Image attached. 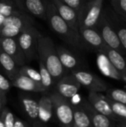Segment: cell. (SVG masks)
Segmentation results:
<instances>
[{
	"label": "cell",
	"mask_w": 126,
	"mask_h": 127,
	"mask_svg": "<svg viewBox=\"0 0 126 127\" xmlns=\"http://www.w3.org/2000/svg\"><path fill=\"white\" fill-rule=\"evenodd\" d=\"M6 103H7V100H4V99L1 98V97H0V114H1V112L3 108L5 106Z\"/></svg>",
	"instance_id": "e575fe53"
},
{
	"label": "cell",
	"mask_w": 126,
	"mask_h": 127,
	"mask_svg": "<svg viewBox=\"0 0 126 127\" xmlns=\"http://www.w3.org/2000/svg\"><path fill=\"white\" fill-rule=\"evenodd\" d=\"M71 74L78 80L81 86L87 88L90 92H104L108 89V85L94 74L81 69L71 71Z\"/></svg>",
	"instance_id": "ba28073f"
},
{
	"label": "cell",
	"mask_w": 126,
	"mask_h": 127,
	"mask_svg": "<svg viewBox=\"0 0 126 127\" xmlns=\"http://www.w3.org/2000/svg\"><path fill=\"white\" fill-rule=\"evenodd\" d=\"M97 63L100 71L104 75L110 78L124 82V79L122 74L113 65V64L111 63V61L108 60V58L105 54L102 52H98Z\"/></svg>",
	"instance_id": "e0dca14e"
},
{
	"label": "cell",
	"mask_w": 126,
	"mask_h": 127,
	"mask_svg": "<svg viewBox=\"0 0 126 127\" xmlns=\"http://www.w3.org/2000/svg\"><path fill=\"white\" fill-rule=\"evenodd\" d=\"M39 118L41 126L48 124L53 117V103L49 95H42L39 100Z\"/></svg>",
	"instance_id": "ffe728a7"
},
{
	"label": "cell",
	"mask_w": 126,
	"mask_h": 127,
	"mask_svg": "<svg viewBox=\"0 0 126 127\" xmlns=\"http://www.w3.org/2000/svg\"><path fill=\"white\" fill-rule=\"evenodd\" d=\"M11 86L27 92H46L43 86L25 75L19 74L13 80Z\"/></svg>",
	"instance_id": "d6986e66"
},
{
	"label": "cell",
	"mask_w": 126,
	"mask_h": 127,
	"mask_svg": "<svg viewBox=\"0 0 126 127\" xmlns=\"http://www.w3.org/2000/svg\"><path fill=\"white\" fill-rule=\"evenodd\" d=\"M82 106L88 112L92 125L94 127H110L115 125V121L109 117L97 112L88 102V100L82 99Z\"/></svg>",
	"instance_id": "2e32d148"
},
{
	"label": "cell",
	"mask_w": 126,
	"mask_h": 127,
	"mask_svg": "<svg viewBox=\"0 0 126 127\" xmlns=\"http://www.w3.org/2000/svg\"><path fill=\"white\" fill-rule=\"evenodd\" d=\"M0 45L3 51L10 55L19 66L25 65L27 60L16 37L0 36Z\"/></svg>",
	"instance_id": "30bf717a"
},
{
	"label": "cell",
	"mask_w": 126,
	"mask_h": 127,
	"mask_svg": "<svg viewBox=\"0 0 126 127\" xmlns=\"http://www.w3.org/2000/svg\"><path fill=\"white\" fill-rule=\"evenodd\" d=\"M6 17L4 16H3L2 14L0 13V28H1V26L3 25L4 22V20H5Z\"/></svg>",
	"instance_id": "d590c367"
},
{
	"label": "cell",
	"mask_w": 126,
	"mask_h": 127,
	"mask_svg": "<svg viewBox=\"0 0 126 127\" xmlns=\"http://www.w3.org/2000/svg\"><path fill=\"white\" fill-rule=\"evenodd\" d=\"M60 16L74 30L79 31V14L70 6L64 4L59 0H51Z\"/></svg>",
	"instance_id": "9a60e30c"
},
{
	"label": "cell",
	"mask_w": 126,
	"mask_h": 127,
	"mask_svg": "<svg viewBox=\"0 0 126 127\" xmlns=\"http://www.w3.org/2000/svg\"><path fill=\"white\" fill-rule=\"evenodd\" d=\"M125 57V58H126V56H124Z\"/></svg>",
	"instance_id": "74e56055"
},
{
	"label": "cell",
	"mask_w": 126,
	"mask_h": 127,
	"mask_svg": "<svg viewBox=\"0 0 126 127\" xmlns=\"http://www.w3.org/2000/svg\"><path fill=\"white\" fill-rule=\"evenodd\" d=\"M33 19L30 14L19 11L6 17L4 22L0 28V36L16 37L21 32L33 26Z\"/></svg>",
	"instance_id": "3957f363"
},
{
	"label": "cell",
	"mask_w": 126,
	"mask_h": 127,
	"mask_svg": "<svg viewBox=\"0 0 126 127\" xmlns=\"http://www.w3.org/2000/svg\"><path fill=\"white\" fill-rule=\"evenodd\" d=\"M59 1L70 6L71 7L74 8L78 13V14L81 11L84 4L86 1V0H59Z\"/></svg>",
	"instance_id": "d6a6232c"
},
{
	"label": "cell",
	"mask_w": 126,
	"mask_h": 127,
	"mask_svg": "<svg viewBox=\"0 0 126 127\" xmlns=\"http://www.w3.org/2000/svg\"><path fill=\"white\" fill-rule=\"evenodd\" d=\"M0 127H4V123H3V121H2V120H1V117H0Z\"/></svg>",
	"instance_id": "8d00e7d4"
},
{
	"label": "cell",
	"mask_w": 126,
	"mask_h": 127,
	"mask_svg": "<svg viewBox=\"0 0 126 127\" xmlns=\"http://www.w3.org/2000/svg\"><path fill=\"white\" fill-rule=\"evenodd\" d=\"M11 83L10 81L0 74V97L4 100H7V94L10 91Z\"/></svg>",
	"instance_id": "1f68e13d"
},
{
	"label": "cell",
	"mask_w": 126,
	"mask_h": 127,
	"mask_svg": "<svg viewBox=\"0 0 126 127\" xmlns=\"http://www.w3.org/2000/svg\"><path fill=\"white\" fill-rule=\"evenodd\" d=\"M106 97L111 100L126 104V91L119 89H108Z\"/></svg>",
	"instance_id": "83f0119b"
},
{
	"label": "cell",
	"mask_w": 126,
	"mask_h": 127,
	"mask_svg": "<svg viewBox=\"0 0 126 127\" xmlns=\"http://www.w3.org/2000/svg\"><path fill=\"white\" fill-rule=\"evenodd\" d=\"M41 36L42 33L34 26H31L16 36L27 62H30L36 57L38 58V40Z\"/></svg>",
	"instance_id": "5b68a950"
},
{
	"label": "cell",
	"mask_w": 126,
	"mask_h": 127,
	"mask_svg": "<svg viewBox=\"0 0 126 127\" xmlns=\"http://www.w3.org/2000/svg\"><path fill=\"white\" fill-rule=\"evenodd\" d=\"M19 8L42 20H46V0H14Z\"/></svg>",
	"instance_id": "7c38bea8"
},
{
	"label": "cell",
	"mask_w": 126,
	"mask_h": 127,
	"mask_svg": "<svg viewBox=\"0 0 126 127\" xmlns=\"http://www.w3.org/2000/svg\"><path fill=\"white\" fill-rule=\"evenodd\" d=\"M103 0H86L79 13V28H94L102 11Z\"/></svg>",
	"instance_id": "8992f818"
},
{
	"label": "cell",
	"mask_w": 126,
	"mask_h": 127,
	"mask_svg": "<svg viewBox=\"0 0 126 127\" xmlns=\"http://www.w3.org/2000/svg\"><path fill=\"white\" fill-rule=\"evenodd\" d=\"M30 126V125L27 121H25L17 117L15 118V121L13 123V127H27Z\"/></svg>",
	"instance_id": "836d02e7"
},
{
	"label": "cell",
	"mask_w": 126,
	"mask_h": 127,
	"mask_svg": "<svg viewBox=\"0 0 126 127\" xmlns=\"http://www.w3.org/2000/svg\"><path fill=\"white\" fill-rule=\"evenodd\" d=\"M79 32L89 48L100 52L106 45L100 33L95 28H79Z\"/></svg>",
	"instance_id": "5bb4252c"
},
{
	"label": "cell",
	"mask_w": 126,
	"mask_h": 127,
	"mask_svg": "<svg viewBox=\"0 0 126 127\" xmlns=\"http://www.w3.org/2000/svg\"><path fill=\"white\" fill-rule=\"evenodd\" d=\"M111 4L114 10L120 17L126 20V0H110Z\"/></svg>",
	"instance_id": "f546056e"
},
{
	"label": "cell",
	"mask_w": 126,
	"mask_h": 127,
	"mask_svg": "<svg viewBox=\"0 0 126 127\" xmlns=\"http://www.w3.org/2000/svg\"><path fill=\"white\" fill-rule=\"evenodd\" d=\"M56 92L69 100L78 93L81 85L72 74H65L56 83Z\"/></svg>",
	"instance_id": "8fae6325"
},
{
	"label": "cell",
	"mask_w": 126,
	"mask_h": 127,
	"mask_svg": "<svg viewBox=\"0 0 126 127\" xmlns=\"http://www.w3.org/2000/svg\"><path fill=\"white\" fill-rule=\"evenodd\" d=\"M108 100L113 112L117 118V121L126 122V104L111 100L109 98H108Z\"/></svg>",
	"instance_id": "4316f807"
},
{
	"label": "cell",
	"mask_w": 126,
	"mask_h": 127,
	"mask_svg": "<svg viewBox=\"0 0 126 127\" xmlns=\"http://www.w3.org/2000/svg\"><path fill=\"white\" fill-rule=\"evenodd\" d=\"M0 65L1 66L5 74L11 81L18 74L20 66L15 62V60L3 51L0 45Z\"/></svg>",
	"instance_id": "44dd1931"
},
{
	"label": "cell",
	"mask_w": 126,
	"mask_h": 127,
	"mask_svg": "<svg viewBox=\"0 0 126 127\" xmlns=\"http://www.w3.org/2000/svg\"><path fill=\"white\" fill-rule=\"evenodd\" d=\"M100 52L105 54L107 56L113 65L122 74L124 79V82L126 83V60L125 57L119 51L111 48L107 45Z\"/></svg>",
	"instance_id": "ac0fdd59"
},
{
	"label": "cell",
	"mask_w": 126,
	"mask_h": 127,
	"mask_svg": "<svg viewBox=\"0 0 126 127\" xmlns=\"http://www.w3.org/2000/svg\"><path fill=\"white\" fill-rule=\"evenodd\" d=\"M72 106L74 113L73 127H93L91 118L81 102L78 104H74Z\"/></svg>",
	"instance_id": "cb8c5ba5"
},
{
	"label": "cell",
	"mask_w": 126,
	"mask_h": 127,
	"mask_svg": "<svg viewBox=\"0 0 126 127\" xmlns=\"http://www.w3.org/2000/svg\"><path fill=\"white\" fill-rule=\"evenodd\" d=\"M39 74L41 76V83L42 86H43L45 92L49 91L53 86H55L53 79L48 70V68L45 67L44 63L42 61H39Z\"/></svg>",
	"instance_id": "d4e9b609"
},
{
	"label": "cell",
	"mask_w": 126,
	"mask_h": 127,
	"mask_svg": "<svg viewBox=\"0 0 126 127\" xmlns=\"http://www.w3.org/2000/svg\"><path fill=\"white\" fill-rule=\"evenodd\" d=\"M94 28L100 33L102 38L108 46L117 50L123 55L126 54V50L120 43L117 33L108 21L103 11H102L99 20Z\"/></svg>",
	"instance_id": "52a82bcc"
},
{
	"label": "cell",
	"mask_w": 126,
	"mask_h": 127,
	"mask_svg": "<svg viewBox=\"0 0 126 127\" xmlns=\"http://www.w3.org/2000/svg\"><path fill=\"white\" fill-rule=\"evenodd\" d=\"M19 11H21V10L14 0H0V13L5 17Z\"/></svg>",
	"instance_id": "484cf974"
},
{
	"label": "cell",
	"mask_w": 126,
	"mask_h": 127,
	"mask_svg": "<svg viewBox=\"0 0 126 127\" xmlns=\"http://www.w3.org/2000/svg\"><path fill=\"white\" fill-rule=\"evenodd\" d=\"M103 12L111 27L117 33L120 43L126 50V26L123 23L122 24L120 16L116 13L111 14L110 12L109 13L105 10Z\"/></svg>",
	"instance_id": "603a6c76"
},
{
	"label": "cell",
	"mask_w": 126,
	"mask_h": 127,
	"mask_svg": "<svg viewBox=\"0 0 126 127\" xmlns=\"http://www.w3.org/2000/svg\"><path fill=\"white\" fill-rule=\"evenodd\" d=\"M19 101L22 109L30 125L32 127H42L39 118L38 100L28 94L21 93Z\"/></svg>",
	"instance_id": "9c48e42d"
},
{
	"label": "cell",
	"mask_w": 126,
	"mask_h": 127,
	"mask_svg": "<svg viewBox=\"0 0 126 127\" xmlns=\"http://www.w3.org/2000/svg\"><path fill=\"white\" fill-rule=\"evenodd\" d=\"M56 51L60 62L65 70L72 71L75 69H79V66L80 65V62L74 54L61 45L56 46Z\"/></svg>",
	"instance_id": "7402d4cb"
},
{
	"label": "cell",
	"mask_w": 126,
	"mask_h": 127,
	"mask_svg": "<svg viewBox=\"0 0 126 127\" xmlns=\"http://www.w3.org/2000/svg\"><path fill=\"white\" fill-rule=\"evenodd\" d=\"M53 103V115L59 125L65 127H73L74 113L73 106L70 101L54 92L50 95Z\"/></svg>",
	"instance_id": "277c9868"
},
{
	"label": "cell",
	"mask_w": 126,
	"mask_h": 127,
	"mask_svg": "<svg viewBox=\"0 0 126 127\" xmlns=\"http://www.w3.org/2000/svg\"><path fill=\"white\" fill-rule=\"evenodd\" d=\"M0 117L4 123V127H13V123L16 116L9 110L8 108L4 106L0 114Z\"/></svg>",
	"instance_id": "4dcf8cb0"
},
{
	"label": "cell",
	"mask_w": 126,
	"mask_h": 127,
	"mask_svg": "<svg viewBox=\"0 0 126 127\" xmlns=\"http://www.w3.org/2000/svg\"><path fill=\"white\" fill-rule=\"evenodd\" d=\"M19 74H22V75H25V76L28 77L29 78L32 79L33 80H34L35 82H36L37 83L42 85L41 76H40L39 71L32 68L30 66H27V65H25L20 66Z\"/></svg>",
	"instance_id": "f1b7e54d"
},
{
	"label": "cell",
	"mask_w": 126,
	"mask_h": 127,
	"mask_svg": "<svg viewBox=\"0 0 126 127\" xmlns=\"http://www.w3.org/2000/svg\"><path fill=\"white\" fill-rule=\"evenodd\" d=\"M38 58L50 73L54 83L61 79L68 71L62 66L56 51V46L50 37L42 35L38 40Z\"/></svg>",
	"instance_id": "7a4b0ae2"
},
{
	"label": "cell",
	"mask_w": 126,
	"mask_h": 127,
	"mask_svg": "<svg viewBox=\"0 0 126 127\" xmlns=\"http://www.w3.org/2000/svg\"><path fill=\"white\" fill-rule=\"evenodd\" d=\"M88 100L97 112L109 117L115 122L117 121V118L113 112L107 97L102 95L101 92H89Z\"/></svg>",
	"instance_id": "4fadbf2b"
},
{
	"label": "cell",
	"mask_w": 126,
	"mask_h": 127,
	"mask_svg": "<svg viewBox=\"0 0 126 127\" xmlns=\"http://www.w3.org/2000/svg\"><path fill=\"white\" fill-rule=\"evenodd\" d=\"M46 17L50 28L71 47L79 49H89L79 31L72 28L59 14L51 0H46Z\"/></svg>",
	"instance_id": "6da1fadb"
}]
</instances>
